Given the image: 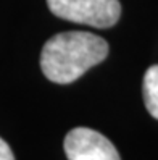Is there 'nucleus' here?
<instances>
[{
	"label": "nucleus",
	"instance_id": "2",
	"mask_svg": "<svg viewBox=\"0 0 158 160\" xmlns=\"http://www.w3.org/2000/svg\"><path fill=\"white\" fill-rule=\"evenodd\" d=\"M49 10L66 21L94 28H111L121 15L119 0H47Z\"/></svg>",
	"mask_w": 158,
	"mask_h": 160
},
{
	"label": "nucleus",
	"instance_id": "5",
	"mask_svg": "<svg viewBox=\"0 0 158 160\" xmlns=\"http://www.w3.org/2000/svg\"><path fill=\"white\" fill-rule=\"evenodd\" d=\"M0 160H15L10 146H8L2 138H0Z\"/></svg>",
	"mask_w": 158,
	"mask_h": 160
},
{
	"label": "nucleus",
	"instance_id": "1",
	"mask_svg": "<svg viewBox=\"0 0 158 160\" xmlns=\"http://www.w3.org/2000/svg\"><path fill=\"white\" fill-rule=\"evenodd\" d=\"M108 55L105 39L84 31L60 32L45 42L41 52L44 76L57 84H69Z\"/></svg>",
	"mask_w": 158,
	"mask_h": 160
},
{
	"label": "nucleus",
	"instance_id": "4",
	"mask_svg": "<svg viewBox=\"0 0 158 160\" xmlns=\"http://www.w3.org/2000/svg\"><path fill=\"white\" fill-rule=\"evenodd\" d=\"M142 94L148 113L158 120V65H152L145 71Z\"/></svg>",
	"mask_w": 158,
	"mask_h": 160
},
{
	"label": "nucleus",
	"instance_id": "3",
	"mask_svg": "<svg viewBox=\"0 0 158 160\" xmlns=\"http://www.w3.org/2000/svg\"><path fill=\"white\" fill-rule=\"evenodd\" d=\"M63 146L68 160H121L111 141L90 128L71 129Z\"/></svg>",
	"mask_w": 158,
	"mask_h": 160
}]
</instances>
